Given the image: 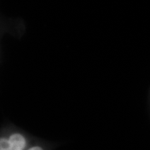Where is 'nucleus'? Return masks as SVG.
Listing matches in <instances>:
<instances>
[{
	"label": "nucleus",
	"mask_w": 150,
	"mask_h": 150,
	"mask_svg": "<svg viewBox=\"0 0 150 150\" xmlns=\"http://www.w3.org/2000/svg\"><path fill=\"white\" fill-rule=\"evenodd\" d=\"M32 144L27 134L13 130L0 135V150H26Z\"/></svg>",
	"instance_id": "f257e3e1"
},
{
	"label": "nucleus",
	"mask_w": 150,
	"mask_h": 150,
	"mask_svg": "<svg viewBox=\"0 0 150 150\" xmlns=\"http://www.w3.org/2000/svg\"><path fill=\"white\" fill-rule=\"evenodd\" d=\"M26 150H47V149H46L45 146L40 144L32 143L31 144L28 146V148Z\"/></svg>",
	"instance_id": "f03ea898"
}]
</instances>
